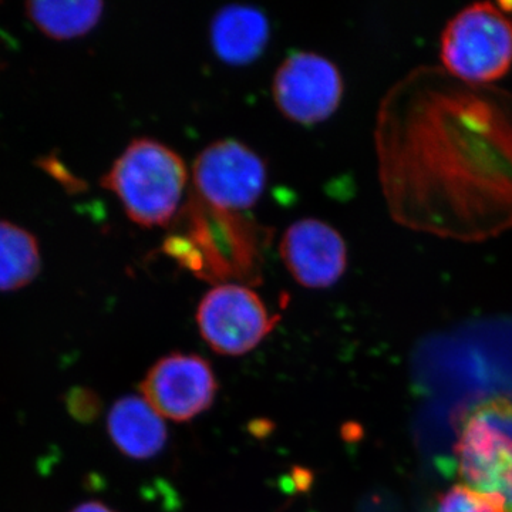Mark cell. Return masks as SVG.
<instances>
[{"mask_svg": "<svg viewBox=\"0 0 512 512\" xmlns=\"http://www.w3.org/2000/svg\"><path fill=\"white\" fill-rule=\"evenodd\" d=\"M195 191L200 200L218 211H247L264 194L266 165L241 141L218 140L198 154L192 165Z\"/></svg>", "mask_w": 512, "mask_h": 512, "instance_id": "obj_5", "label": "cell"}, {"mask_svg": "<svg viewBox=\"0 0 512 512\" xmlns=\"http://www.w3.org/2000/svg\"><path fill=\"white\" fill-rule=\"evenodd\" d=\"M210 35L218 59L229 66H248L265 52L271 28L262 10L235 3L215 13Z\"/></svg>", "mask_w": 512, "mask_h": 512, "instance_id": "obj_10", "label": "cell"}, {"mask_svg": "<svg viewBox=\"0 0 512 512\" xmlns=\"http://www.w3.org/2000/svg\"><path fill=\"white\" fill-rule=\"evenodd\" d=\"M67 410L74 419L82 423H92L100 416L101 400L99 394L87 387H74L66 396Z\"/></svg>", "mask_w": 512, "mask_h": 512, "instance_id": "obj_15", "label": "cell"}, {"mask_svg": "<svg viewBox=\"0 0 512 512\" xmlns=\"http://www.w3.org/2000/svg\"><path fill=\"white\" fill-rule=\"evenodd\" d=\"M140 390L163 419L183 423L210 409L218 383L204 357L171 353L148 370Z\"/></svg>", "mask_w": 512, "mask_h": 512, "instance_id": "obj_8", "label": "cell"}, {"mask_svg": "<svg viewBox=\"0 0 512 512\" xmlns=\"http://www.w3.org/2000/svg\"><path fill=\"white\" fill-rule=\"evenodd\" d=\"M272 96L286 119L303 126L322 123L339 109L342 74L325 56L298 52L276 70Z\"/></svg>", "mask_w": 512, "mask_h": 512, "instance_id": "obj_7", "label": "cell"}, {"mask_svg": "<svg viewBox=\"0 0 512 512\" xmlns=\"http://www.w3.org/2000/svg\"><path fill=\"white\" fill-rule=\"evenodd\" d=\"M454 466L466 487L498 495L512 512V399L483 400L460 414Z\"/></svg>", "mask_w": 512, "mask_h": 512, "instance_id": "obj_3", "label": "cell"}, {"mask_svg": "<svg viewBox=\"0 0 512 512\" xmlns=\"http://www.w3.org/2000/svg\"><path fill=\"white\" fill-rule=\"evenodd\" d=\"M272 316L258 293L248 286L220 284L205 293L197 309V323L214 352L241 356L251 352L274 330Z\"/></svg>", "mask_w": 512, "mask_h": 512, "instance_id": "obj_6", "label": "cell"}, {"mask_svg": "<svg viewBox=\"0 0 512 512\" xmlns=\"http://www.w3.org/2000/svg\"><path fill=\"white\" fill-rule=\"evenodd\" d=\"M40 271L36 238L26 229L0 221V291H18Z\"/></svg>", "mask_w": 512, "mask_h": 512, "instance_id": "obj_12", "label": "cell"}, {"mask_svg": "<svg viewBox=\"0 0 512 512\" xmlns=\"http://www.w3.org/2000/svg\"><path fill=\"white\" fill-rule=\"evenodd\" d=\"M187 183V165L180 154L153 138L131 141L101 180L119 198L127 217L144 228L170 224Z\"/></svg>", "mask_w": 512, "mask_h": 512, "instance_id": "obj_2", "label": "cell"}, {"mask_svg": "<svg viewBox=\"0 0 512 512\" xmlns=\"http://www.w3.org/2000/svg\"><path fill=\"white\" fill-rule=\"evenodd\" d=\"M104 5L94 0L83 2H30L29 18L53 39L66 40L86 35L99 23Z\"/></svg>", "mask_w": 512, "mask_h": 512, "instance_id": "obj_13", "label": "cell"}, {"mask_svg": "<svg viewBox=\"0 0 512 512\" xmlns=\"http://www.w3.org/2000/svg\"><path fill=\"white\" fill-rule=\"evenodd\" d=\"M293 478H295L296 487L302 488V490H308L313 480L311 471L302 470V468H296L293 471Z\"/></svg>", "mask_w": 512, "mask_h": 512, "instance_id": "obj_16", "label": "cell"}, {"mask_svg": "<svg viewBox=\"0 0 512 512\" xmlns=\"http://www.w3.org/2000/svg\"><path fill=\"white\" fill-rule=\"evenodd\" d=\"M70 512H116L107 507L106 504L99 503V501H89V503H83L77 505L74 510Z\"/></svg>", "mask_w": 512, "mask_h": 512, "instance_id": "obj_17", "label": "cell"}, {"mask_svg": "<svg viewBox=\"0 0 512 512\" xmlns=\"http://www.w3.org/2000/svg\"><path fill=\"white\" fill-rule=\"evenodd\" d=\"M375 140L403 227L466 242L512 228V93L419 67L384 96Z\"/></svg>", "mask_w": 512, "mask_h": 512, "instance_id": "obj_1", "label": "cell"}, {"mask_svg": "<svg viewBox=\"0 0 512 512\" xmlns=\"http://www.w3.org/2000/svg\"><path fill=\"white\" fill-rule=\"evenodd\" d=\"M436 512H508L495 494H483L466 485H456L439 498Z\"/></svg>", "mask_w": 512, "mask_h": 512, "instance_id": "obj_14", "label": "cell"}, {"mask_svg": "<svg viewBox=\"0 0 512 512\" xmlns=\"http://www.w3.org/2000/svg\"><path fill=\"white\" fill-rule=\"evenodd\" d=\"M512 6L474 3L458 12L440 42L444 72L464 83L491 86L512 66Z\"/></svg>", "mask_w": 512, "mask_h": 512, "instance_id": "obj_4", "label": "cell"}, {"mask_svg": "<svg viewBox=\"0 0 512 512\" xmlns=\"http://www.w3.org/2000/svg\"><path fill=\"white\" fill-rule=\"evenodd\" d=\"M107 430L114 446L136 460L156 457L168 439L163 417L138 396H126L114 403L107 417Z\"/></svg>", "mask_w": 512, "mask_h": 512, "instance_id": "obj_11", "label": "cell"}, {"mask_svg": "<svg viewBox=\"0 0 512 512\" xmlns=\"http://www.w3.org/2000/svg\"><path fill=\"white\" fill-rule=\"evenodd\" d=\"M279 254L292 278L311 289L330 288L348 266L345 239L328 222L303 218L286 229Z\"/></svg>", "mask_w": 512, "mask_h": 512, "instance_id": "obj_9", "label": "cell"}]
</instances>
